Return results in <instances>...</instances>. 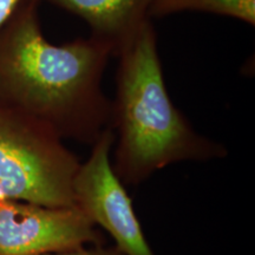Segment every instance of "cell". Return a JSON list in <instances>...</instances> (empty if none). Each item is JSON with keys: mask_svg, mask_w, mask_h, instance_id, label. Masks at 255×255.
Returning <instances> with one entry per match:
<instances>
[{"mask_svg": "<svg viewBox=\"0 0 255 255\" xmlns=\"http://www.w3.org/2000/svg\"><path fill=\"white\" fill-rule=\"evenodd\" d=\"M187 11L225 15L255 26V0H152L149 17Z\"/></svg>", "mask_w": 255, "mask_h": 255, "instance_id": "obj_7", "label": "cell"}, {"mask_svg": "<svg viewBox=\"0 0 255 255\" xmlns=\"http://www.w3.org/2000/svg\"><path fill=\"white\" fill-rule=\"evenodd\" d=\"M79 167L55 130L0 105V199L55 208L77 206Z\"/></svg>", "mask_w": 255, "mask_h": 255, "instance_id": "obj_3", "label": "cell"}, {"mask_svg": "<svg viewBox=\"0 0 255 255\" xmlns=\"http://www.w3.org/2000/svg\"><path fill=\"white\" fill-rule=\"evenodd\" d=\"M115 133L107 128L81 163L75 180L76 205L111 235L123 255H155L135 214L131 199L115 174L110 154Z\"/></svg>", "mask_w": 255, "mask_h": 255, "instance_id": "obj_4", "label": "cell"}, {"mask_svg": "<svg viewBox=\"0 0 255 255\" xmlns=\"http://www.w3.org/2000/svg\"><path fill=\"white\" fill-rule=\"evenodd\" d=\"M45 255H123L116 246L115 247H105L103 245H92V247L88 248L85 246L71 248L62 252H56V253H50Z\"/></svg>", "mask_w": 255, "mask_h": 255, "instance_id": "obj_8", "label": "cell"}, {"mask_svg": "<svg viewBox=\"0 0 255 255\" xmlns=\"http://www.w3.org/2000/svg\"><path fill=\"white\" fill-rule=\"evenodd\" d=\"M71 12L87 21L91 38L116 56L146 21L152 0H40Z\"/></svg>", "mask_w": 255, "mask_h": 255, "instance_id": "obj_6", "label": "cell"}, {"mask_svg": "<svg viewBox=\"0 0 255 255\" xmlns=\"http://www.w3.org/2000/svg\"><path fill=\"white\" fill-rule=\"evenodd\" d=\"M117 57L110 116L117 145L111 165L124 186H138L180 162L227 156V148L197 132L169 97L150 20Z\"/></svg>", "mask_w": 255, "mask_h": 255, "instance_id": "obj_2", "label": "cell"}, {"mask_svg": "<svg viewBox=\"0 0 255 255\" xmlns=\"http://www.w3.org/2000/svg\"><path fill=\"white\" fill-rule=\"evenodd\" d=\"M78 206L55 208L0 199V255H45L103 245V234Z\"/></svg>", "mask_w": 255, "mask_h": 255, "instance_id": "obj_5", "label": "cell"}, {"mask_svg": "<svg viewBox=\"0 0 255 255\" xmlns=\"http://www.w3.org/2000/svg\"><path fill=\"white\" fill-rule=\"evenodd\" d=\"M24 0H0V30L13 15Z\"/></svg>", "mask_w": 255, "mask_h": 255, "instance_id": "obj_9", "label": "cell"}, {"mask_svg": "<svg viewBox=\"0 0 255 255\" xmlns=\"http://www.w3.org/2000/svg\"><path fill=\"white\" fill-rule=\"evenodd\" d=\"M40 0H24L0 30V105L33 117L62 138L94 144L110 127L103 76L111 51L94 38L50 43Z\"/></svg>", "mask_w": 255, "mask_h": 255, "instance_id": "obj_1", "label": "cell"}]
</instances>
